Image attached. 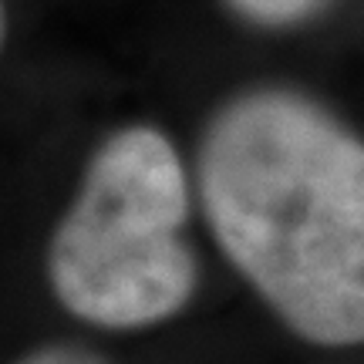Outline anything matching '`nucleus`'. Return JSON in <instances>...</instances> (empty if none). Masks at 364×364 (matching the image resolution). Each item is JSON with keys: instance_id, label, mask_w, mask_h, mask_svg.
<instances>
[{"instance_id": "nucleus-1", "label": "nucleus", "mask_w": 364, "mask_h": 364, "mask_svg": "<svg viewBox=\"0 0 364 364\" xmlns=\"http://www.w3.org/2000/svg\"><path fill=\"white\" fill-rule=\"evenodd\" d=\"M209 233L267 311L314 348H364V139L290 88H250L203 129Z\"/></svg>"}, {"instance_id": "nucleus-4", "label": "nucleus", "mask_w": 364, "mask_h": 364, "mask_svg": "<svg viewBox=\"0 0 364 364\" xmlns=\"http://www.w3.org/2000/svg\"><path fill=\"white\" fill-rule=\"evenodd\" d=\"M14 364H108V361L98 351L81 348V344H44V348L21 354Z\"/></svg>"}, {"instance_id": "nucleus-3", "label": "nucleus", "mask_w": 364, "mask_h": 364, "mask_svg": "<svg viewBox=\"0 0 364 364\" xmlns=\"http://www.w3.org/2000/svg\"><path fill=\"white\" fill-rule=\"evenodd\" d=\"M240 17L260 27H290L300 24L324 7V0H226Z\"/></svg>"}, {"instance_id": "nucleus-2", "label": "nucleus", "mask_w": 364, "mask_h": 364, "mask_svg": "<svg viewBox=\"0 0 364 364\" xmlns=\"http://www.w3.org/2000/svg\"><path fill=\"white\" fill-rule=\"evenodd\" d=\"M189 176L156 125L105 135L48 240V284L75 321L145 331L193 300L199 263L186 243Z\"/></svg>"}, {"instance_id": "nucleus-5", "label": "nucleus", "mask_w": 364, "mask_h": 364, "mask_svg": "<svg viewBox=\"0 0 364 364\" xmlns=\"http://www.w3.org/2000/svg\"><path fill=\"white\" fill-rule=\"evenodd\" d=\"M4 44H7V7L0 0V51H4Z\"/></svg>"}]
</instances>
